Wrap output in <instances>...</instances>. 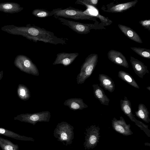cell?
Here are the masks:
<instances>
[{
    "instance_id": "6da1fadb",
    "label": "cell",
    "mask_w": 150,
    "mask_h": 150,
    "mask_svg": "<svg viewBox=\"0 0 150 150\" xmlns=\"http://www.w3.org/2000/svg\"><path fill=\"white\" fill-rule=\"evenodd\" d=\"M54 16L64 17L76 20H88L96 21V18L81 10L69 6L66 8H57L51 11Z\"/></svg>"
},
{
    "instance_id": "7a4b0ae2",
    "label": "cell",
    "mask_w": 150,
    "mask_h": 150,
    "mask_svg": "<svg viewBox=\"0 0 150 150\" xmlns=\"http://www.w3.org/2000/svg\"><path fill=\"white\" fill-rule=\"evenodd\" d=\"M74 127L66 122L58 123L54 131V136L64 145L71 144L74 137Z\"/></svg>"
},
{
    "instance_id": "3957f363",
    "label": "cell",
    "mask_w": 150,
    "mask_h": 150,
    "mask_svg": "<svg viewBox=\"0 0 150 150\" xmlns=\"http://www.w3.org/2000/svg\"><path fill=\"white\" fill-rule=\"evenodd\" d=\"M98 58V55L96 53L91 54L86 57L76 78L78 84L83 83L90 77L97 65Z\"/></svg>"
},
{
    "instance_id": "277c9868",
    "label": "cell",
    "mask_w": 150,
    "mask_h": 150,
    "mask_svg": "<svg viewBox=\"0 0 150 150\" xmlns=\"http://www.w3.org/2000/svg\"><path fill=\"white\" fill-rule=\"evenodd\" d=\"M50 117V113L49 111H44L33 113L21 114L15 117L14 119L34 125L38 122H48Z\"/></svg>"
},
{
    "instance_id": "5b68a950",
    "label": "cell",
    "mask_w": 150,
    "mask_h": 150,
    "mask_svg": "<svg viewBox=\"0 0 150 150\" xmlns=\"http://www.w3.org/2000/svg\"><path fill=\"white\" fill-rule=\"evenodd\" d=\"M62 24L68 27L69 28L77 33L85 34L89 33L91 30L93 29H98V26L95 24L84 23L74 21H70L63 18L54 16Z\"/></svg>"
},
{
    "instance_id": "8992f818",
    "label": "cell",
    "mask_w": 150,
    "mask_h": 150,
    "mask_svg": "<svg viewBox=\"0 0 150 150\" xmlns=\"http://www.w3.org/2000/svg\"><path fill=\"white\" fill-rule=\"evenodd\" d=\"M16 66L21 71L27 74L38 76L39 73L36 65L28 58L24 56L19 62H16Z\"/></svg>"
},
{
    "instance_id": "52a82bcc",
    "label": "cell",
    "mask_w": 150,
    "mask_h": 150,
    "mask_svg": "<svg viewBox=\"0 0 150 150\" xmlns=\"http://www.w3.org/2000/svg\"><path fill=\"white\" fill-rule=\"evenodd\" d=\"M79 54V53L77 52L69 53L63 52L58 53L53 65L61 64L64 66H68L74 61Z\"/></svg>"
},
{
    "instance_id": "ba28073f",
    "label": "cell",
    "mask_w": 150,
    "mask_h": 150,
    "mask_svg": "<svg viewBox=\"0 0 150 150\" xmlns=\"http://www.w3.org/2000/svg\"><path fill=\"white\" fill-rule=\"evenodd\" d=\"M107 56L108 59L114 64L126 68L129 67L125 57L120 52L111 50L108 52Z\"/></svg>"
},
{
    "instance_id": "9c48e42d",
    "label": "cell",
    "mask_w": 150,
    "mask_h": 150,
    "mask_svg": "<svg viewBox=\"0 0 150 150\" xmlns=\"http://www.w3.org/2000/svg\"><path fill=\"white\" fill-rule=\"evenodd\" d=\"M120 106L122 111L132 121L135 122L139 126L141 125L145 126L142 122L136 119L132 113L131 103L126 97L124 96L123 100H120Z\"/></svg>"
},
{
    "instance_id": "30bf717a",
    "label": "cell",
    "mask_w": 150,
    "mask_h": 150,
    "mask_svg": "<svg viewBox=\"0 0 150 150\" xmlns=\"http://www.w3.org/2000/svg\"><path fill=\"white\" fill-rule=\"evenodd\" d=\"M130 61L135 73L140 78L142 79L144 75L149 73L147 67L137 59L130 56Z\"/></svg>"
},
{
    "instance_id": "8fae6325",
    "label": "cell",
    "mask_w": 150,
    "mask_h": 150,
    "mask_svg": "<svg viewBox=\"0 0 150 150\" xmlns=\"http://www.w3.org/2000/svg\"><path fill=\"white\" fill-rule=\"evenodd\" d=\"M120 120L114 118L112 120V126L116 131L125 135L130 134L129 125H127L122 117H120Z\"/></svg>"
},
{
    "instance_id": "7c38bea8",
    "label": "cell",
    "mask_w": 150,
    "mask_h": 150,
    "mask_svg": "<svg viewBox=\"0 0 150 150\" xmlns=\"http://www.w3.org/2000/svg\"><path fill=\"white\" fill-rule=\"evenodd\" d=\"M64 105L68 106L70 109L73 110H82L88 107V106L81 98L68 99L64 101Z\"/></svg>"
},
{
    "instance_id": "4fadbf2b",
    "label": "cell",
    "mask_w": 150,
    "mask_h": 150,
    "mask_svg": "<svg viewBox=\"0 0 150 150\" xmlns=\"http://www.w3.org/2000/svg\"><path fill=\"white\" fill-rule=\"evenodd\" d=\"M118 26L121 32L128 38L138 43L143 42L139 35L132 28L120 24H118Z\"/></svg>"
},
{
    "instance_id": "5bb4252c",
    "label": "cell",
    "mask_w": 150,
    "mask_h": 150,
    "mask_svg": "<svg viewBox=\"0 0 150 150\" xmlns=\"http://www.w3.org/2000/svg\"><path fill=\"white\" fill-rule=\"evenodd\" d=\"M138 1V0H135L130 2L115 5L109 8L105 11L115 13L122 12L134 6Z\"/></svg>"
},
{
    "instance_id": "9a60e30c",
    "label": "cell",
    "mask_w": 150,
    "mask_h": 150,
    "mask_svg": "<svg viewBox=\"0 0 150 150\" xmlns=\"http://www.w3.org/2000/svg\"><path fill=\"white\" fill-rule=\"evenodd\" d=\"M100 85L105 90L112 93L115 90L114 82L112 79L104 74H100L98 76Z\"/></svg>"
},
{
    "instance_id": "2e32d148",
    "label": "cell",
    "mask_w": 150,
    "mask_h": 150,
    "mask_svg": "<svg viewBox=\"0 0 150 150\" xmlns=\"http://www.w3.org/2000/svg\"><path fill=\"white\" fill-rule=\"evenodd\" d=\"M94 95L101 104L108 105L110 100L105 94L104 91L98 84H93Z\"/></svg>"
},
{
    "instance_id": "e0dca14e",
    "label": "cell",
    "mask_w": 150,
    "mask_h": 150,
    "mask_svg": "<svg viewBox=\"0 0 150 150\" xmlns=\"http://www.w3.org/2000/svg\"><path fill=\"white\" fill-rule=\"evenodd\" d=\"M0 135H3L21 141H31L34 142L35 139L33 138L21 135L18 134L3 127H0Z\"/></svg>"
},
{
    "instance_id": "ac0fdd59",
    "label": "cell",
    "mask_w": 150,
    "mask_h": 150,
    "mask_svg": "<svg viewBox=\"0 0 150 150\" xmlns=\"http://www.w3.org/2000/svg\"><path fill=\"white\" fill-rule=\"evenodd\" d=\"M136 116L144 122L149 123L150 119L149 117V112L146 106L143 104L140 103L138 106V110L135 112Z\"/></svg>"
},
{
    "instance_id": "d6986e66",
    "label": "cell",
    "mask_w": 150,
    "mask_h": 150,
    "mask_svg": "<svg viewBox=\"0 0 150 150\" xmlns=\"http://www.w3.org/2000/svg\"><path fill=\"white\" fill-rule=\"evenodd\" d=\"M118 77L133 87L139 89V87L136 81L129 73L123 71H120L118 73Z\"/></svg>"
},
{
    "instance_id": "ffe728a7",
    "label": "cell",
    "mask_w": 150,
    "mask_h": 150,
    "mask_svg": "<svg viewBox=\"0 0 150 150\" xmlns=\"http://www.w3.org/2000/svg\"><path fill=\"white\" fill-rule=\"evenodd\" d=\"M0 147L2 150H19V146L11 141L0 137Z\"/></svg>"
},
{
    "instance_id": "44dd1931",
    "label": "cell",
    "mask_w": 150,
    "mask_h": 150,
    "mask_svg": "<svg viewBox=\"0 0 150 150\" xmlns=\"http://www.w3.org/2000/svg\"><path fill=\"white\" fill-rule=\"evenodd\" d=\"M17 93L18 97L22 100H27L30 97L29 89L26 86L22 84H19L18 85Z\"/></svg>"
},
{
    "instance_id": "7402d4cb",
    "label": "cell",
    "mask_w": 150,
    "mask_h": 150,
    "mask_svg": "<svg viewBox=\"0 0 150 150\" xmlns=\"http://www.w3.org/2000/svg\"><path fill=\"white\" fill-rule=\"evenodd\" d=\"M32 13L35 16L38 18H45L53 16L51 11L42 8L35 9L33 11Z\"/></svg>"
},
{
    "instance_id": "603a6c76",
    "label": "cell",
    "mask_w": 150,
    "mask_h": 150,
    "mask_svg": "<svg viewBox=\"0 0 150 150\" xmlns=\"http://www.w3.org/2000/svg\"><path fill=\"white\" fill-rule=\"evenodd\" d=\"M130 48L141 57L147 59L150 58L149 49L136 47H131Z\"/></svg>"
},
{
    "instance_id": "cb8c5ba5",
    "label": "cell",
    "mask_w": 150,
    "mask_h": 150,
    "mask_svg": "<svg viewBox=\"0 0 150 150\" xmlns=\"http://www.w3.org/2000/svg\"><path fill=\"white\" fill-rule=\"evenodd\" d=\"M98 0H77L76 1V4H79L86 6H92L96 7L98 3Z\"/></svg>"
},
{
    "instance_id": "d4e9b609",
    "label": "cell",
    "mask_w": 150,
    "mask_h": 150,
    "mask_svg": "<svg viewBox=\"0 0 150 150\" xmlns=\"http://www.w3.org/2000/svg\"><path fill=\"white\" fill-rule=\"evenodd\" d=\"M96 17L99 18L101 22L105 24V25H109L112 23V21L108 18H106L99 14Z\"/></svg>"
},
{
    "instance_id": "484cf974",
    "label": "cell",
    "mask_w": 150,
    "mask_h": 150,
    "mask_svg": "<svg viewBox=\"0 0 150 150\" xmlns=\"http://www.w3.org/2000/svg\"><path fill=\"white\" fill-rule=\"evenodd\" d=\"M140 25L144 28L150 31V20H141L139 22Z\"/></svg>"
},
{
    "instance_id": "4316f807",
    "label": "cell",
    "mask_w": 150,
    "mask_h": 150,
    "mask_svg": "<svg viewBox=\"0 0 150 150\" xmlns=\"http://www.w3.org/2000/svg\"><path fill=\"white\" fill-rule=\"evenodd\" d=\"M12 5L9 4H4L3 6L4 8L6 9H10L12 8Z\"/></svg>"
},
{
    "instance_id": "83f0119b",
    "label": "cell",
    "mask_w": 150,
    "mask_h": 150,
    "mask_svg": "<svg viewBox=\"0 0 150 150\" xmlns=\"http://www.w3.org/2000/svg\"><path fill=\"white\" fill-rule=\"evenodd\" d=\"M146 88L148 89L149 91H150V86H149L146 87Z\"/></svg>"
}]
</instances>
